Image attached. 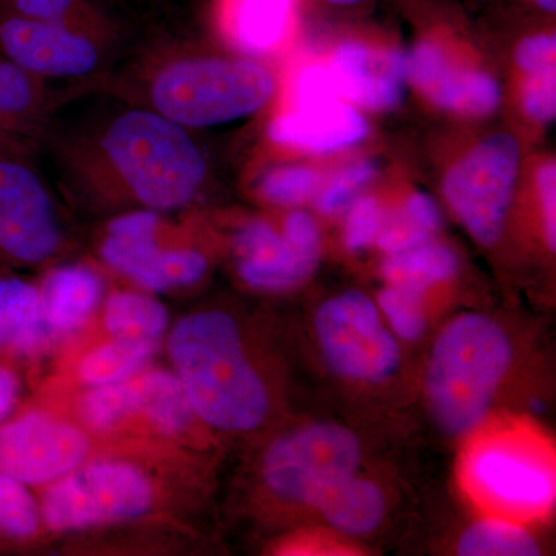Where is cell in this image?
<instances>
[{
    "label": "cell",
    "mask_w": 556,
    "mask_h": 556,
    "mask_svg": "<svg viewBox=\"0 0 556 556\" xmlns=\"http://www.w3.org/2000/svg\"><path fill=\"white\" fill-rule=\"evenodd\" d=\"M457 268L459 262L455 252L430 240L407 251L391 254L383 263L382 276L388 285L424 294L433 285L450 280Z\"/></svg>",
    "instance_id": "cell-22"
},
{
    "label": "cell",
    "mask_w": 556,
    "mask_h": 556,
    "mask_svg": "<svg viewBox=\"0 0 556 556\" xmlns=\"http://www.w3.org/2000/svg\"><path fill=\"white\" fill-rule=\"evenodd\" d=\"M237 266L244 283L260 291H288L308 280L320 255V232L305 212H292L278 233L251 222L236 237Z\"/></svg>",
    "instance_id": "cell-9"
},
{
    "label": "cell",
    "mask_w": 556,
    "mask_h": 556,
    "mask_svg": "<svg viewBox=\"0 0 556 556\" xmlns=\"http://www.w3.org/2000/svg\"><path fill=\"white\" fill-rule=\"evenodd\" d=\"M152 504V482L141 468L98 460L58 479L39 510L49 529L68 532L142 517Z\"/></svg>",
    "instance_id": "cell-5"
},
{
    "label": "cell",
    "mask_w": 556,
    "mask_h": 556,
    "mask_svg": "<svg viewBox=\"0 0 556 556\" xmlns=\"http://www.w3.org/2000/svg\"><path fill=\"white\" fill-rule=\"evenodd\" d=\"M0 50L11 64L30 75L80 76L98 62L93 43L65 25L28 20L10 11L0 16Z\"/></svg>",
    "instance_id": "cell-13"
},
{
    "label": "cell",
    "mask_w": 556,
    "mask_h": 556,
    "mask_svg": "<svg viewBox=\"0 0 556 556\" xmlns=\"http://www.w3.org/2000/svg\"><path fill=\"white\" fill-rule=\"evenodd\" d=\"M80 402V413L87 426L94 430L115 427L124 417L138 412L137 387L135 382L112 383L93 387Z\"/></svg>",
    "instance_id": "cell-29"
},
{
    "label": "cell",
    "mask_w": 556,
    "mask_h": 556,
    "mask_svg": "<svg viewBox=\"0 0 556 556\" xmlns=\"http://www.w3.org/2000/svg\"><path fill=\"white\" fill-rule=\"evenodd\" d=\"M378 174V166L372 161L348 166L338 177L329 182L328 188L320 193L317 207L321 214L338 215L353 204L362 188L368 185Z\"/></svg>",
    "instance_id": "cell-32"
},
{
    "label": "cell",
    "mask_w": 556,
    "mask_h": 556,
    "mask_svg": "<svg viewBox=\"0 0 556 556\" xmlns=\"http://www.w3.org/2000/svg\"><path fill=\"white\" fill-rule=\"evenodd\" d=\"M439 228L441 212L438 204L427 193H415L401 211L383 218L378 243L387 254H397L427 243Z\"/></svg>",
    "instance_id": "cell-26"
},
{
    "label": "cell",
    "mask_w": 556,
    "mask_h": 556,
    "mask_svg": "<svg viewBox=\"0 0 556 556\" xmlns=\"http://www.w3.org/2000/svg\"><path fill=\"white\" fill-rule=\"evenodd\" d=\"M39 525L40 510L27 485L0 473V535L25 540Z\"/></svg>",
    "instance_id": "cell-28"
},
{
    "label": "cell",
    "mask_w": 556,
    "mask_h": 556,
    "mask_svg": "<svg viewBox=\"0 0 556 556\" xmlns=\"http://www.w3.org/2000/svg\"><path fill=\"white\" fill-rule=\"evenodd\" d=\"M511 358L510 339L495 320L482 314L453 318L434 340L427 365V396L438 422L453 434L473 430Z\"/></svg>",
    "instance_id": "cell-2"
},
{
    "label": "cell",
    "mask_w": 556,
    "mask_h": 556,
    "mask_svg": "<svg viewBox=\"0 0 556 556\" xmlns=\"http://www.w3.org/2000/svg\"><path fill=\"white\" fill-rule=\"evenodd\" d=\"M329 526L351 536L378 529L386 515V500L375 482L353 477L329 486L313 504Z\"/></svg>",
    "instance_id": "cell-20"
},
{
    "label": "cell",
    "mask_w": 556,
    "mask_h": 556,
    "mask_svg": "<svg viewBox=\"0 0 556 556\" xmlns=\"http://www.w3.org/2000/svg\"><path fill=\"white\" fill-rule=\"evenodd\" d=\"M382 223L383 214L378 200L367 197V199L354 201L346 218V247L356 252L368 248L378 240Z\"/></svg>",
    "instance_id": "cell-34"
},
{
    "label": "cell",
    "mask_w": 556,
    "mask_h": 556,
    "mask_svg": "<svg viewBox=\"0 0 556 556\" xmlns=\"http://www.w3.org/2000/svg\"><path fill=\"white\" fill-rule=\"evenodd\" d=\"M21 383L16 372L0 367V426L9 419L20 397Z\"/></svg>",
    "instance_id": "cell-39"
},
{
    "label": "cell",
    "mask_w": 556,
    "mask_h": 556,
    "mask_svg": "<svg viewBox=\"0 0 556 556\" xmlns=\"http://www.w3.org/2000/svg\"><path fill=\"white\" fill-rule=\"evenodd\" d=\"M167 350L193 413L208 426L254 430L265 420L269 397L229 314L203 311L172 328Z\"/></svg>",
    "instance_id": "cell-1"
},
{
    "label": "cell",
    "mask_w": 556,
    "mask_h": 556,
    "mask_svg": "<svg viewBox=\"0 0 556 556\" xmlns=\"http://www.w3.org/2000/svg\"><path fill=\"white\" fill-rule=\"evenodd\" d=\"M535 3L541 9L548 11V13H555L556 0H535Z\"/></svg>",
    "instance_id": "cell-40"
},
{
    "label": "cell",
    "mask_w": 556,
    "mask_h": 556,
    "mask_svg": "<svg viewBox=\"0 0 556 556\" xmlns=\"http://www.w3.org/2000/svg\"><path fill=\"white\" fill-rule=\"evenodd\" d=\"M3 3L17 16L61 25L78 9V0H3Z\"/></svg>",
    "instance_id": "cell-36"
},
{
    "label": "cell",
    "mask_w": 556,
    "mask_h": 556,
    "mask_svg": "<svg viewBox=\"0 0 556 556\" xmlns=\"http://www.w3.org/2000/svg\"><path fill=\"white\" fill-rule=\"evenodd\" d=\"M314 331L328 367L340 378L379 383L401 367L396 336L364 292L327 300L314 316Z\"/></svg>",
    "instance_id": "cell-6"
},
{
    "label": "cell",
    "mask_w": 556,
    "mask_h": 556,
    "mask_svg": "<svg viewBox=\"0 0 556 556\" xmlns=\"http://www.w3.org/2000/svg\"><path fill=\"white\" fill-rule=\"evenodd\" d=\"M273 91V76L254 62L190 60L156 76L152 101L179 126L207 127L258 112Z\"/></svg>",
    "instance_id": "cell-4"
},
{
    "label": "cell",
    "mask_w": 556,
    "mask_h": 556,
    "mask_svg": "<svg viewBox=\"0 0 556 556\" xmlns=\"http://www.w3.org/2000/svg\"><path fill=\"white\" fill-rule=\"evenodd\" d=\"M538 195L543 212L544 233L547 247L552 252L556 249V166L554 161L544 164L538 172Z\"/></svg>",
    "instance_id": "cell-37"
},
{
    "label": "cell",
    "mask_w": 556,
    "mask_h": 556,
    "mask_svg": "<svg viewBox=\"0 0 556 556\" xmlns=\"http://www.w3.org/2000/svg\"><path fill=\"white\" fill-rule=\"evenodd\" d=\"M457 555L536 556L540 547L535 538L522 527L504 519L486 518L463 533L457 543Z\"/></svg>",
    "instance_id": "cell-27"
},
{
    "label": "cell",
    "mask_w": 556,
    "mask_h": 556,
    "mask_svg": "<svg viewBox=\"0 0 556 556\" xmlns=\"http://www.w3.org/2000/svg\"><path fill=\"white\" fill-rule=\"evenodd\" d=\"M58 244L53 207L38 177L20 163L0 159V255L39 263L50 258Z\"/></svg>",
    "instance_id": "cell-12"
},
{
    "label": "cell",
    "mask_w": 556,
    "mask_h": 556,
    "mask_svg": "<svg viewBox=\"0 0 556 556\" xmlns=\"http://www.w3.org/2000/svg\"><path fill=\"white\" fill-rule=\"evenodd\" d=\"M367 134V121L342 100L298 105L295 112L277 118L269 126V137L278 144L316 152L348 148Z\"/></svg>",
    "instance_id": "cell-17"
},
{
    "label": "cell",
    "mask_w": 556,
    "mask_h": 556,
    "mask_svg": "<svg viewBox=\"0 0 556 556\" xmlns=\"http://www.w3.org/2000/svg\"><path fill=\"white\" fill-rule=\"evenodd\" d=\"M379 311L399 339L416 342L426 332L427 316L420 292L388 285L379 294Z\"/></svg>",
    "instance_id": "cell-30"
},
{
    "label": "cell",
    "mask_w": 556,
    "mask_h": 556,
    "mask_svg": "<svg viewBox=\"0 0 556 556\" xmlns=\"http://www.w3.org/2000/svg\"><path fill=\"white\" fill-rule=\"evenodd\" d=\"M320 177L316 170L302 166H285L268 172L260 181V192L270 203L294 206L316 193Z\"/></svg>",
    "instance_id": "cell-31"
},
{
    "label": "cell",
    "mask_w": 556,
    "mask_h": 556,
    "mask_svg": "<svg viewBox=\"0 0 556 556\" xmlns=\"http://www.w3.org/2000/svg\"><path fill=\"white\" fill-rule=\"evenodd\" d=\"M556 40L554 35L530 36L519 43L517 62L526 73L555 65Z\"/></svg>",
    "instance_id": "cell-38"
},
{
    "label": "cell",
    "mask_w": 556,
    "mask_h": 556,
    "mask_svg": "<svg viewBox=\"0 0 556 556\" xmlns=\"http://www.w3.org/2000/svg\"><path fill=\"white\" fill-rule=\"evenodd\" d=\"M518 164L517 139L496 134L479 142L445 178V199L482 247H492L503 233Z\"/></svg>",
    "instance_id": "cell-8"
},
{
    "label": "cell",
    "mask_w": 556,
    "mask_h": 556,
    "mask_svg": "<svg viewBox=\"0 0 556 556\" xmlns=\"http://www.w3.org/2000/svg\"><path fill=\"white\" fill-rule=\"evenodd\" d=\"M407 70L420 93L439 108L481 116L500 105L501 91L495 79L450 64L433 43H419L407 60Z\"/></svg>",
    "instance_id": "cell-16"
},
{
    "label": "cell",
    "mask_w": 556,
    "mask_h": 556,
    "mask_svg": "<svg viewBox=\"0 0 556 556\" xmlns=\"http://www.w3.org/2000/svg\"><path fill=\"white\" fill-rule=\"evenodd\" d=\"M361 444L353 431L318 422L277 439L263 463L270 492L289 503L313 506L321 493L356 475Z\"/></svg>",
    "instance_id": "cell-7"
},
{
    "label": "cell",
    "mask_w": 556,
    "mask_h": 556,
    "mask_svg": "<svg viewBox=\"0 0 556 556\" xmlns=\"http://www.w3.org/2000/svg\"><path fill=\"white\" fill-rule=\"evenodd\" d=\"M33 98L35 90L30 73L9 61L0 62V123L27 112L31 108Z\"/></svg>",
    "instance_id": "cell-33"
},
{
    "label": "cell",
    "mask_w": 556,
    "mask_h": 556,
    "mask_svg": "<svg viewBox=\"0 0 556 556\" xmlns=\"http://www.w3.org/2000/svg\"><path fill=\"white\" fill-rule=\"evenodd\" d=\"M555 65L526 73L525 84L526 112L540 123H551L556 112Z\"/></svg>",
    "instance_id": "cell-35"
},
{
    "label": "cell",
    "mask_w": 556,
    "mask_h": 556,
    "mask_svg": "<svg viewBox=\"0 0 556 556\" xmlns=\"http://www.w3.org/2000/svg\"><path fill=\"white\" fill-rule=\"evenodd\" d=\"M49 334L38 289L17 277L0 278V350L33 356Z\"/></svg>",
    "instance_id": "cell-19"
},
{
    "label": "cell",
    "mask_w": 556,
    "mask_h": 556,
    "mask_svg": "<svg viewBox=\"0 0 556 556\" xmlns=\"http://www.w3.org/2000/svg\"><path fill=\"white\" fill-rule=\"evenodd\" d=\"M294 0H232L230 24L237 40L249 51H266L283 38Z\"/></svg>",
    "instance_id": "cell-23"
},
{
    "label": "cell",
    "mask_w": 556,
    "mask_h": 556,
    "mask_svg": "<svg viewBox=\"0 0 556 556\" xmlns=\"http://www.w3.org/2000/svg\"><path fill=\"white\" fill-rule=\"evenodd\" d=\"M135 387L138 412L148 417L149 422L159 428L161 433H181L192 422L193 408L177 375L155 369L135 380Z\"/></svg>",
    "instance_id": "cell-21"
},
{
    "label": "cell",
    "mask_w": 556,
    "mask_h": 556,
    "mask_svg": "<svg viewBox=\"0 0 556 556\" xmlns=\"http://www.w3.org/2000/svg\"><path fill=\"white\" fill-rule=\"evenodd\" d=\"M159 217L141 211L116 218L102 244V257L112 268L150 291L190 287L207 270L197 251H163L156 247Z\"/></svg>",
    "instance_id": "cell-11"
},
{
    "label": "cell",
    "mask_w": 556,
    "mask_h": 556,
    "mask_svg": "<svg viewBox=\"0 0 556 556\" xmlns=\"http://www.w3.org/2000/svg\"><path fill=\"white\" fill-rule=\"evenodd\" d=\"M156 346L155 340L113 338L83 358L79 378L90 387L124 382L148 364Z\"/></svg>",
    "instance_id": "cell-24"
},
{
    "label": "cell",
    "mask_w": 556,
    "mask_h": 556,
    "mask_svg": "<svg viewBox=\"0 0 556 556\" xmlns=\"http://www.w3.org/2000/svg\"><path fill=\"white\" fill-rule=\"evenodd\" d=\"M101 295L102 283L93 270L84 266L53 270L40 292L47 327L56 334L78 331L97 309Z\"/></svg>",
    "instance_id": "cell-18"
},
{
    "label": "cell",
    "mask_w": 556,
    "mask_h": 556,
    "mask_svg": "<svg viewBox=\"0 0 556 556\" xmlns=\"http://www.w3.org/2000/svg\"><path fill=\"white\" fill-rule=\"evenodd\" d=\"M104 149L141 203L159 211L188 204L199 192L206 163L178 123L135 110L108 130Z\"/></svg>",
    "instance_id": "cell-3"
},
{
    "label": "cell",
    "mask_w": 556,
    "mask_h": 556,
    "mask_svg": "<svg viewBox=\"0 0 556 556\" xmlns=\"http://www.w3.org/2000/svg\"><path fill=\"white\" fill-rule=\"evenodd\" d=\"M89 450L83 430L46 413H25L0 426V473L24 485L58 481L78 468Z\"/></svg>",
    "instance_id": "cell-10"
},
{
    "label": "cell",
    "mask_w": 556,
    "mask_h": 556,
    "mask_svg": "<svg viewBox=\"0 0 556 556\" xmlns=\"http://www.w3.org/2000/svg\"><path fill=\"white\" fill-rule=\"evenodd\" d=\"M104 324L113 338L159 342L169 325V316L160 302L148 295L116 292L105 302Z\"/></svg>",
    "instance_id": "cell-25"
},
{
    "label": "cell",
    "mask_w": 556,
    "mask_h": 556,
    "mask_svg": "<svg viewBox=\"0 0 556 556\" xmlns=\"http://www.w3.org/2000/svg\"><path fill=\"white\" fill-rule=\"evenodd\" d=\"M468 473L482 495L515 511L543 510L555 497L554 473L535 457L508 445L478 450Z\"/></svg>",
    "instance_id": "cell-14"
},
{
    "label": "cell",
    "mask_w": 556,
    "mask_h": 556,
    "mask_svg": "<svg viewBox=\"0 0 556 556\" xmlns=\"http://www.w3.org/2000/svg\"><path fill=\"white\" fill-rule=\"evenodd\" d=\"M328 2L334 3V5H353V3L361 2V0H328Z\"/></svg>",
    "instance_id": "cell-41"
},
{
    "label": "cell",
    "mask_w": 556,
    "mask_h": 556,
    "mask_svg": "<svg viewBox=\"0 0 556 556\" xmlns=\"http://www.w3.org/2000/svg\"><path fill=\"white\" fill-rule=\"evenodd\" d=\"M328 70L342 100L371 110L396 108L408 78L404 54L372 50L356 42L342 43Z\"/></svg>",
    "instance_id": "cell-15"
}]
</instances>
